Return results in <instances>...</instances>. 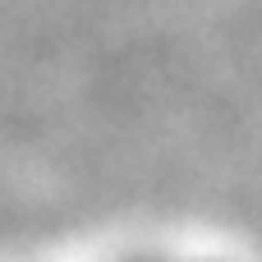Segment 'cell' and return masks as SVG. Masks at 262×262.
Here are the masks:
<instances>
[{"instance_id":"1","label":"cell","mask_w":262,"mask_h":262,"mask_svg":"<svg viewBox=\"0 0 262 262\" xmlns=\"http://www.w3.org/2000/svg\"><path fill=\"white\" fill-rule=\"evenodd\" d=\"M129 262H166V258H129Z\"/></svg>"}]
</instances>
